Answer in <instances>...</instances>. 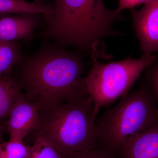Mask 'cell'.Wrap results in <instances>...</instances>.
Returning <instances> with one entry per match:
<instances>
[{
    "label": "cell",
    "mask_w": 158,
    "mask_h": 158,
    "mask_svg": "<svg viewBox=\"0 0 158 158\" xmlns=\"http://www.w3.org/2000/svg\"><path fill=\"white\" fill-rule=\"evenodd\" d=\"M92 66L82 81L94 103L93 115L128 93L141 73L157 59V55H144L138 59L130 56L117 62L103 64L92 56Z\"/></svg>",
    "instance_id": "5"
},
{
    "label": "cell",
    "mask_w": 158,
    "mask_h": 158,
    "mask_svg": "<svg viewBox=\"0 0 158 158\" xmlns=\"http://www.w3.org/2000/svg\"><path fill=\"white\" fill-rule=\"evenodd\" d=\"M23 96L10 73L4 74L0 78V121L9 117L15 105Z\"/></svg>",
    "instance_id": "10"
},
{
    "label": "cell",
    "mask_w": 158,
    "mask_h": 158,
    "mask_svg": "<svg viewBox=\"0 0 158 158\" xmlns=\"http://www.w3.org/2000/svg\"><path fill=\"white\" fill-rule=\"evenodd\" d=\"M34 144L28 147V155L27 158H67L44 138H34Z\"/></svg>",
    "instance_id": "13"
},
{
    "label": "cell",
    "mask_w": 158,
    "mask_h": 158,
    "mask_svg": "<svg viewBox=\"0 0 158 158\" xmlns=\"http://www.w3.org/2000/svg\"><path fill=\"white\" fill-rule=\"evenodd\" d=\"M85 69L80 54L55 44L23 57L10 73L24 98L41 111L87 92L81 77Z\"/></svg>",
    "instance_id": "1"
},
{
    "label": "cell",
    "mask_w": 158,
    "mask_h": 158,
    "mask_svg": "<svg viewBox=\"0 0 158 158\" xmlns=\"http://www.w3.org/2000/svg\"><path fill=\"white\" fill-rule=\"evenodd\" d=\"M155 95L147 82L96 119L99 146L121 155L132 137L158 124Z\"/></svg>",
    "instance_id": "4"
},
{
    "label": "cell",
    "mask_w": 158,
    "mask_h": 158,
    "mask_svg": "<svg viewBox=\"0 0 158 158\" xmlns=\"http://www.w3.org/2000/svg\"><path fill=\"white\" fill-rule=\"evenodd\" d=\"M54 12L53 5L41 2H29L24 0H0V15L34 13L43 15L48 19Z\"/></svg>",
    "instance_id": "11"
},
{
    "label": "cell",
    "mask_w": 158,
    "mask_h": 158,
    "mask_svg": "<svg viewBox=\"0 0 158 158\" xmlns=\"http://www.w3.org/2000/svg\"><path fill=\"white\" fill-rule=\"evenodd\" d=\"M121 156L123 158H158V124L131 138Z\"/></svg>",
    "instance_id": "9"
},
{
    "label": "cell",
    "mask_w": 158,
    "mask_h": 158,
    "mask_svg": "<svg viewBox=\"0 0 158 158\" xmlns=\"http://www.w3.org/2000/svg\"><path fill=\"white\" fill-rule=\"evenodd\" d=\"M53 14L36 37H48L59 46H73L97 56L96 45L105 37L117 36L113 23L126 18L110 10L102 0H54Z\"/></svg>",
    "instance_id": "2"
},
{
    "label": "cell",
    "mask_w": 158,
    "mask_h": 158,
    "mask_svg": "<svg viewBox=\"0 0 158 158\" xmlns=\"http://www.w3.org/2000/svg\"><path fill=\"white\" fill-rule=\"evenodd\" d=\"M43 15L34 13L0 15V40L16 41L31 39Z\"/></svg>",
    "instance_id": "8"
},
{
    "label": "cell",
    "mask_w": 158,
    "mask_h": 158,
    "mask_svg": "<svg viewBox=\"0 0 158 158\" xmlns=\"http://www.w3.org/2000/svg\"><path fill=\"white\" fill-rule=\"evenodd\" d=\"M4 126L2 124L0 123V144L3 142V131H4Z\"/></svg>",
    "instance_id": "18"
},
{
    "label": "cell",
    "mask_w": 158,
    "mask_h": 158,
    "mask_svg": "<svg viewBox=\"0 0 158 158\" xmlns=\"http://www.w3.org/2000/svg\"><path fill=\"white\" fill-rule=\"evenodd\" d=\"M23 57L20 46L16 41L0 40V78L4 74L10 73Z\"/></svg>",
    "instance_id": "12"
},
{
    "label": "cell",
    "mask_w": 158,
    "mask_h": 158,
    "mask_svg": "<svg viewBox=\"0 0 158 158\" xmlns=\"http://www.w3.org/2000/svg\"><path fill=\"white\" fill-rule=\"evenodd\" d=\"M72 158L70 156H69L68 158Z\"/></svg>",
    "instance_id": "19"
},
{
    "label": "cell",
    "mask_w": 158,
    "mask_h": 158,
    "mask_svg": "<svg viewBox=\"0 0 158 158\" xmlns=\"http://www.w3.org/2000/svg\"><path fill=\"white\" fill-rule=\"evenodd\" d=\"M151 0H118V6L117 8L118 11H122L125 9H134L136 6L141 4H147Z\"/></svg>",
    "instance_id": "17"
},
{
    "label": "cell",
    "mask_w": 158,
    "mask_h": 158,
    "mask_svg": "<svg viewBox=\"0 0 158 158\" xmlns=\"http://www.w3.org/2000/svg\"><path fill=\"white\" fill-rule=\"evenodd\" d=\"M9 118L6 127L10 137L9 141L23 142L25 138L37 127L39 110L23 95L15 105Z\"/></svg>",
    "instance_id": "7"
},
{
    "label": "cell",
    "mask_w": 158,
    "mask_h": 158,
    "mask_svg": "<svg viewBox=\"0 0 158 158\" xmlns=\"http://www.w3.org/2000/svg\"><path fill=\"white\" fill-rule=\"evenodd\" d=\"M28 152L24 142L9 141L0 144V158H27Z\"/></svg>",
    "instance_id": "14"
},
{
    "label": "cell",
    "mask_w": 158,
    "mask_h": 158,
    "mask_svg": "<svg viewBox=\"0 0 158 158\" xmlns=\"http://www.w3.org/2000/svg\"><path fill=\"white\" fill-rule=\"evenodd\" d=\"M66 156L72 158H116V155L109 150L98 148L85 152H69Z\"/></svg>",
    "instance_id": "15"
},
{
    "label": "cell",
    "mask_w": 158,
    "mask_h": 158,
    "mask_svg": "<svg viewBox=\"0 0 158 158\" xmlns=\"http://www.w3.org/2000/svg\"><path fill=\"white\" fill-rule=\"evenodd\" d=\"M94 103L87 92L39 111L34 138L46 139L66 156L69 152H85L98 148Z\"/></svg>",
    "instance_id": "3"
},
{
    "label": "cell",
    "mask_w": 158,
    "mask_h": 158,
    "mask_svg": "<svg viewBox=\"0 0 158 158\" xmlns=\"http://www.w3.org/2000/svg\"><path fill=\"white\" fill-rule=\"evenodd\" d=\"M146 82L155 95L158 104V57L147 68Z\"/></svg>",
    "instance_id": "16"
},
{
    "label": "cell",
    "mask_w": 158,
    "mask_h": 158,
    "mask_svg": "<svg viewBox=\"0 0 158 158\" xmlns=\"http://www.w3.org/2000/svg\"><path fill=\"white\" fill-rule=\"evenodd\" d=\"M133 26L143 55L158 53V0H151L140 10L131 9Z\"/></svg>",
    "instance_id": "6"
}]
</instances>
